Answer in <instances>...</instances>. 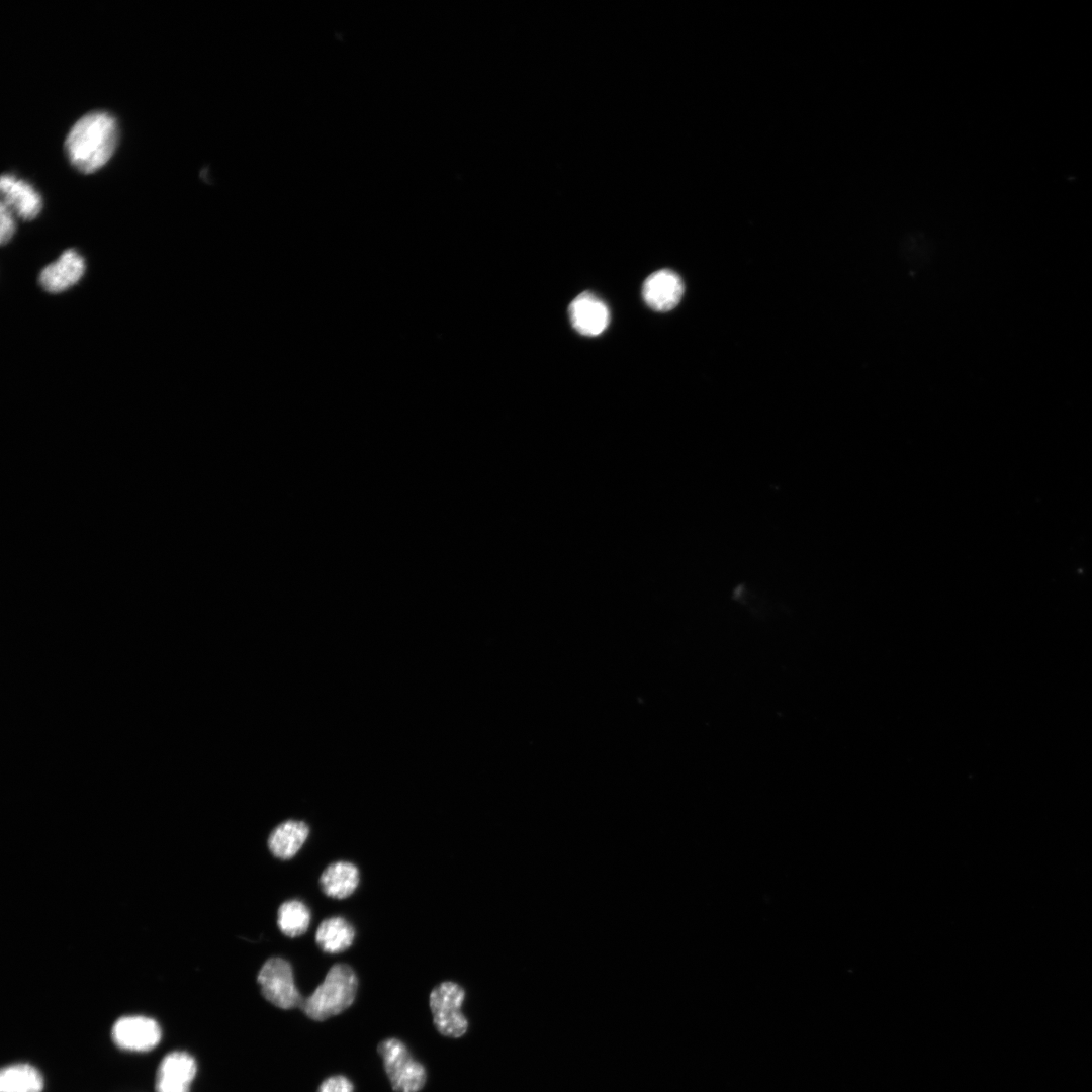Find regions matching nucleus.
Segmentation results:
<instances>
[{
  "mask_svg": "<svg viewBox=\"0 0 1092 1092\" xmlns=\"http://www.w3.org/2000/svg\"><path fill=\"white\" fill-rule=\"evenodd\" d=\"M463 999L462 988L451 982L442 983L431 992L430 1008L440 1034L459 1038L467 1032L468 1020L460 1010Z\"/></svg>",
  "mask_w": 1092,
  "mask_h": 1092,
  "instance_id": "39448f33",
  "label": "nucleus"
},
{
  "mask_svg": "<svg viewBox=\"0 0 1092 1092\" xmlns=\"http://www.w3.org/2000/svg\"><path fill=\"white\" fill-rule=\"evenodd\" d=\"M85 272L83 257L73 249L66 250L39 273V284L48 292L59 293L76 284Z\"/></svg>",
  "mask_w": 1092,
  "mask_h": 1092,
  "instance_id": "1a4fd4ad",
  "label": "nucleus"
},
{
  "mask_svg": "<svg viewBox=\"0 0 1092 1092\" xmlns=\"http://www.w3.org/2000/svg\"><path fill=\"white\" fill-rule=\"evenodd\" d=\"M257 981L263 997L278 1008H299L304 999L294 983L290 964L282 958L267 960L259 971Z\"/></svg>",
  "mask_w": 1092,
  "mask_h": 1092,
  "instance_id": "20e7f679",
  "label": "nucleus"
},
{
  "mask_svg": "<svg viewBox=\"0 0 1092 1092\" xmlns=\"http://www.w3.org/2000/svg\"><path fill=\"white\" fill-rule=\"evenodd\" d=\"M197 1073L193 1056L184 1051L168 1053L160 1062L156 1073V1092H190Z\"/></svg>",
  "mask_w": 1092,
  "mask_h": 1092,
  "instance_id": "0eeeda50",
  "label": "nucleus"
},
{
  "mask_svg": "<svg viewBox=\"0 0 1092 1092\" xmlns=\"http://www.w3.org/2000/svg\"><path fill=\"white\" fill-rule=\"evenodd\" d=\"M316 1092H354V1085L344 1075H334L326 1078Z\"/></svg>",
  "mask_w": 1092,
  "mask_h": 1092,
  "instance_id": "f3484780",
  "label": "nucleus"
},
{
  "mask_svg": "<svg viewBox=\"0 0 1092 1092\" xmlns=\"http://www.w3.org/2000/svg\"><path fill=\"white\" fill-rule=\"evenodd\" d=\"M385 1073L395 1092H419L427 1082L425 1067L398 1038H386L378 1043Z\"/></svg>",
  "mask_w": 1092,
  "mask_h": 1092,
  "instance_id": "7ed1b4c3",
  "label": "nucleus"
},
{
  "mask_svg": "<svg viewBox=\"0 0 1092 1092\" xmlns=\"http://www.w3.org/2000/svg\"><path fill=\"white\" fill-rule=\"evenodd\" d=\"M310 922V912L299 900L282 903L277 912V924L283 934L295 937L303 934Z\"/></svg>",
  "mask_w": 1092,
  "mask_h": 1092,
  "instance_id": "dca6fc26",
  "label": "nucleus"
},
{
  "mask_svg": "<svg viewBox=\"0 0 1092 1092\" xmlns=\"http://www.w3.org/2000/svg\"><path fill=\"white\" fill-rule=\"evenodd\" d=\"M568 314L573 328L589 337L603 333L610 318L607 305L589 292L581 293L572 300Z\"/></svg>",
  "mask_w": 1092,
  "mask_h": 1092,
  "instance_id": "9d476101",
  "label": "nucleus"
},
{
  "mask_svg": "<svg viewBox=\"0 0 1092 1092\" xmlns=\"http://www.w3.org/2000/svg\"><path fill=\"white\" fill-rule=\"evenodd\" d=\"M0 241L1 244H5L15 232V221L12 211L3 202L0 206Z\"/></svg>",
  "mask_w": 1092,
  "mask_h": 1092,
  "instance_id": "a211bd4d",
  "label": "nucleus"
},
{
  "mask_svg": "<svg viewBox=\"0 0 1092 1092\" xmlns=\"http://www.w3.org/2000/svg\"><path fill=\"white\" fill-rule=\"evenodd\" d=\"M684 294L680 277L671 270L662 269L649 275L642 287L646 304L656 311L674 308Z\"/></svg>",
  "mask_w": 1092,
  "mask_h": 1092,
  "instance_id": "6e6552de",
  "label": "nucleus"
},
{
  "mask_svg": "<svg viewBox=\"0 0 1092 1092\" xmlns=\"http://www.w3.org/2000/svg\"><path fill=\"white\" fill-rule=\"evenodd\" d=\"M0 189L2 202L20 218L30 220L39 214L42 207L41 197L26 181L6 174L1 177Z\"/></svg>",
  "mask_w": 1092,
  "mask_h": 1092,
  "instance_id": "9b49d317",
  "label": "nucleus"
},
{
  "mask_svg": "<svg viewBox=\"0 0 1092 1092\" xmlns=\"http://www.w3.org/2000/svg\"><path fill=\"white\" fill-rule=\"evenodd\" d=\"M118 140L115 118L104 111L81 117L69 131L65 150L71 164L82 173H92L111 158Z\"/></svg>",
  "mask_w": 1092,
  "mask_h": 1092,
  "instance_id": "f257e3e1",
  "label": "nucleus"
},
{
  "mask_svg": "<svg viewBox=\"0 0 1092 1092\" xmlns=\"http://www.w3.org/2000/svg\"><path fill=\"white\" fill-rule=\"evenodd\" d=\"M355 937L352 925L342 917L325 919L317 927L315 941L328 953H339L351 946Z\"/></svg>",
  "mask_w": 1092,
  "mask_h": 1092,
  "instance_id": "2eb2a0df",
  "label": "nucleus"
},
{
  "mask_svg": "<svg viewBox=\"0 0 1092 1092\" xmlns=\"http://www.w3.org/2000/svg\"><path fill=\"white\" fill-rule=\"evenodd\" d=\"M308 826L297 820H287L276 826L268 838L272 854L281 859L293 857L305 842Z\"/></svg>",
  "mask_w": 1092,
  "mask_h": 1092,
  "instance_id": "f8f14e48",
  "label": "nucleus"
},
{
  "mask_svg": "<svg viewBox=\"0 0 1092 1092\" xmlns=\"http://www.w3.org/2000/svg\"><path fill=\"white\" fill-rule=\"evenodd\" d=\"M358 883V869L348 861H337L328 866L320 878L323 892L336 899L349 897L356 890Z\"/></svg>",
  "mask_w": 1092,
  "mask_h": 1092,
  "instance_id": "ddd939ff",
  "label": "nucleus"
},
{
  "mask_svg": "<svg viewBox=\"0 0 1092 1092\" xmlns=\"http://www.w3.org/2000/svg\"><path fill=\"white\" fill-rule=\"evenodd\" d=\"M40 1071L27 1063L10 1064L1 1069L0 1092H42Z\"/></svg>",
  "mask_w": 1092,
  "mask_h": 1092,
  "instance_id": "4468645a",
  "label": "nucleus"
},
{
  "mask_svg": "<svg viewBox=\"0 0 1092 1092\" xmlns=\"http://www.w3.org/2000/svg\"><path fill=\"white\" fill-rule=\"evenodd\" d=\"M161 1037L162 1030L159 1023L144 1015L122 1016L111 1028L114 1044L128 1052L151 1051L158 1045Z\"/></svg>",
  "mask_w": 1092,
  "mask_h": 1092,
  "instance_id": "423d86ee",
  "label": "nucleus"
},
{
  "mask_svg": "<svg viewBox=\"0 0 1092 1092\" xmlns=\"http://www.w3.org/2000/svg\"><path fill=\"white\" fill-rule=\"evenodd\" d=\"M358 980L347 964L333 965L324 981L307 997L300 1010L310 1019L324 1021L349 1008L355 1000Z\"/></svg>",
  "mask_w": 1092,
  "mask_h": 1092,
  "instance_id": "f03ea898",
  "label": "nucleus"
}]
</instances>
